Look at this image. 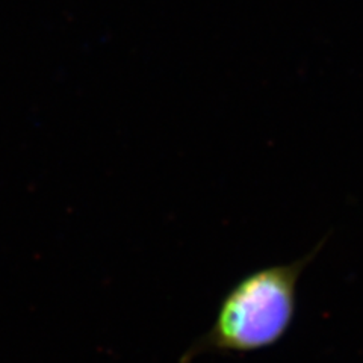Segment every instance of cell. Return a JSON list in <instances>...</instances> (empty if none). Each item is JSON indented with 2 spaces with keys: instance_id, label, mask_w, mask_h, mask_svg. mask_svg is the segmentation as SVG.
Here are the masks:
<instances>
[{
  "instance_id": "6da1fadb",
  "label": "cell",
  "mask_w": 363,
  "mask_h": 363,
  "mask_svg": "<svg viewBox=\"0 0 363 363\" xmlns=\"http://www.w3.org/2000/svg\"><path fill=\"white\" fill-rule=\"evenodd\" d=\"M327 238L288 264L252 271L223 297L209 330L180 357L191 363L203 354H245L274 347L288 335L298 308L303 272L321 252Z\"/></svg>"
}]
</instances>
